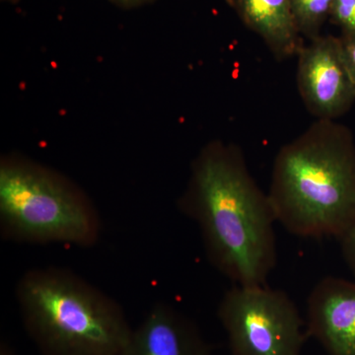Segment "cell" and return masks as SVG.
Returning a JSON list of instances; mask_svg holds the SVG:
<instances>
[{
  "label": "cell",
  "mask_w": 355,
  "mask_h": 355,
  "mask_svg": "<svg viewBox=\"0 0 355 355\" xmlns=\"http://www.w3.org/2000/svg\"><path fill=\"white\" fill-rule=\"evenodd\" d=\"M212 266L236 286H265L277 261L275 212L241 149L212 144L196 161L181 202Z\"/></svg>",
  "instance_id": "1"
},
{
  "label": "cell",
  "mask_w": 355,
  "mask_h": 355,
  "mask_svg": "<svg viewBox=\"0 0 355 355\" xmlns=\"http://www.w3.org/2000/svg\"><path fill=\"white\" fill-rule=\"evenodd\" d=\"M291 234L338 238L355 219V142L349 128L317 120L273 162L268 193Z\"/></svg>",
  "instance_id": "2"
},
{
  "label": "cell",
  "mask_w": 355,
  "mask_h": 355,
  "mask_svg": "<svg viewBox=\"0 0 355 355\" xmlns=\"http://www.w3.org/2000/svg\"><path fill=\"white\" fill-rule=\"evenodd\" d=\"M15 294L41 355H121L132 335L121 306L67 268L27 270Z\"/></svg>",
  "instance_id": "3"
},
{
  "label": "cell",
  "mask_w": 355,
  "mask_h": 355,
  "mask_svg": "<svg viewBox=\"0 0 355 355\" xmlns=\"http://www.w3.org/2000/svg\"><path fill=\"white\" fill-rule=\"evenodd\" d=\"M0 232L26 244L92 247L101 237L94 205L62 177L24 161L0 165Z\"/></svg>",
  "instance_id": "4"
},
{
  "label": "cell",
  "mask_w": 355,
  "mask_h": 355,
  "mask_svg": "<svg viewBox=\"0 0 355 355\" xmlns=\"http://www.w3.org/2000/svg\"><path fill=\"white\" fill-rule=\"evenodd\" d=\"M217 317L232 355H300L307 331L286 292L235 286L224 293Z\"/></svg>",
  "instance_id": "5"
},
{
  "label": "cell",
  "mask_w": 355,
  "mask_h": 355,
  "mask_svg": "<svg viewBox=\"0 0 355 355\" xmlns=\"http://www.w3.org/2000/svg\"><path fill=\"white\" fill-rule=\"evenodd\" d=\"M297 88L306 108L318 120L335 121L355 102V81L340 37L320 36L299 51Z\"/></svg>",
  "instance_id": "6"
},
{
  "label": "cell",
  "mask_w": 355,
  "mask_h": 355,
  "mask_svg": "<svg viewBox=\"0 0 355 355\" xmlns=\"http://www.w3.org/2000/svg\"><path fill=\"white\" fill-rule=\"evenodd\" d=\"M307 334L329 355H355V282L328 277L307 301Z\"/></svg>",
  "instance_id": "7"
},
{
  "label": "cell",
  "mask_w": 355,
  "mask_h": 355,
  "mask_svg": "<svg viewBox=\"0 0 355 355\" xmlns=\"http://www.w3.org/2000/svg\"><path fill=\"white\" fill-rule=\"evenodd\" d=\"M121 355H212L191 320L166 303L149 310Z\"/></svg>",
  "instance_id": "8"
},
{
  "label": "cell",
  "mask_w": 355,
  "mask_h": 355,
  "mask_svg": "<svg viewBox=\"0 0 355 355\" xmlns=\"http://www.w3.org/2000/svg\"><path fill=\"white\" fill-rule=\"evenodd\" d=\"M242 22L256 33L279 60L297 57L304 44L291 0H226Z\"/></svg>",
  "instance_id": "9"
},
{
  "label": "cell",
  "mask_w": 355,
  "mask_h": 355,
  "mask_svg": "<svg viewBox=\"0 0 355 355\" xmlns=\"http://www.w3.org/2000/svg\"><path fill=\"white\" fill-rule=\"evenodd\" d=\"M334 0H291L292 14L301 36L316 39L321 36L326 21L330 18Z\"/></svg>",
  "instance_id": "10"
},
{
  "label": "cell",
  "mask_w": 355,
  "mask_h": 355,
  "mask_svg": "<svg viewBox=\"0 0 355 355\" xmlns=\"http://www.w3.org/2000/svg\"><path fill=\"white\" fill-rule=\"evenodd\" d=\"M330 18L342 35L355 34V0H334Z\"/></svg>",
  "instance_id": "11"
},
{
  "label": "cell",
  "mask_w": 355,
  "mask_h": 355,
  "mask_svg": "<svg viewBox=\"0 0 355 355\" xmlns=\"http://www.w3.org/2000/svg\"><path fill=\"white\" fill-rule=\"evenodd\" d=\"M338 239L340 242L345 263L355 275V219Z\"/></svg>",
  "instance_id": "12"
},
{
  "label": "cell",
  "mask_w": 355,
  "mask_h": 355,
  "mask_svg": "<svg viewBox=\"0 0 355 355\" xmlns=\"http://www.w3.org/2000/svg\"><path fill=\"white\" fill-rule=\"evenodd\" d=\"M343 55L355 81V34L342 35L340 37Z\"/></svg>",
  "instance_id": "13"
},
{
  "label": "cell",
  "mask_w": 355,
  "mask_h": 355,
  "mask_svg": "<svg viewBox=\"0 0 355 355\" xmlns=\"http://www.w3.org/2000/svg\"><path fill=\"white\" fill-rule=\"evenodd\" d=\"M0 355H18L10 343L2 340L0 342Z\"/></svg>",
  "instance_id": "14"
},
{
  "label": "cell",
  "mask_w": 355,
  "mask_h": 355,
  "mask_svg": "<svg viewBox=\"0 0 355 355\" xmlns=\"http://www.w3.org/2000/svg\"><path fill=\"white\" fill-rule=\"evenodd\" d=\"M114 1L120 2V3L125 4V6H130V4L139 3V2L144 1V0H114Z\"/></svg>",
  "instance_id": "15"
}]
</instances>
